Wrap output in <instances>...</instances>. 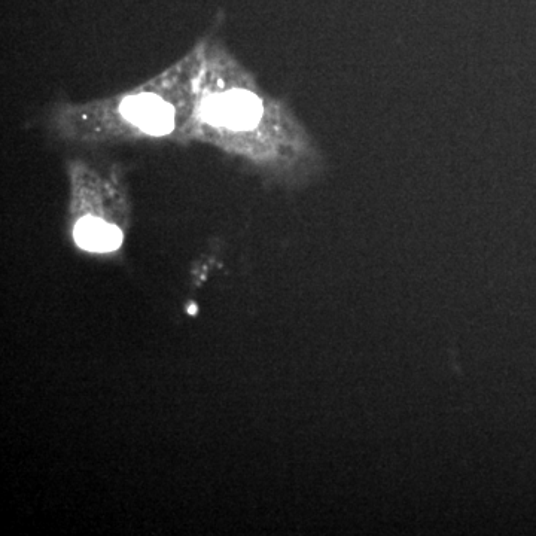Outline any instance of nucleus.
Returning a JSON list of instances; mask_svg holds the SVG:
<instances>
[{"mask_svg":"<svg viewBox=\"0 0 536 536\" xmlns=\"http://www.w3.org/2000/svg\"><path fill=\"white\" fill-rule=\"evenodd\" d=\"M118 117L137 134L167 136L178 124L179 111L157 90H140L118 103Z\"/></svg>","mask_w":536,"mask_h":536,"instance_id":"nucleus-2","label":"nucleus"},{"mask_svg":"<svg viewBox=\"0 0 536 536\" xmlns=\"http://www.w3.org/2000/svg\"><path fill=\"white\" fill-rule=\"evenodd\" d=\"M197 310L199 309H197L196 304H191V306L188 307V313H190V315H196Z\"/></svg>","mask_w":536,"mask_h":536,"instance_id":"nucleus-4","label":"nucleus"},{"mask_svg":"<svg viewBox=\"0 0 536 536\" xmlns=\"http://www.w3.org/2000/svg\"><path fill=\"white\" fill-rule=\"evenodd\" d=\"M200 118L215 132L234 134V148L267 175L300 182L324 169L318 145L291 109L252 81L207 94Z\"/></svg>","mask_w":536,"mask_h":536,"instance_id":"nucleus-1","label":"nucleus"},{"mask_svg":"<svg viewBox=\"0 0 536 536\" xmlns=\"http://www.w3.org/2000/svg\"><path fill=\"white\" fill-rule=\"evenodd\" d=\"M75 240L85 251L112 252L120 248L123 233L120 228L102 219L85 216L76 224Z\"/></svg>","mask_w":536,"mask_h":536,"instance_id":"nucleus-3","label":"nucleus"}]
</instances>
